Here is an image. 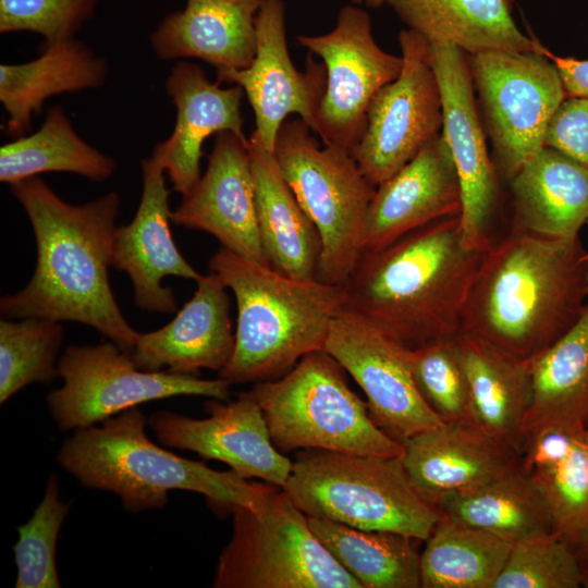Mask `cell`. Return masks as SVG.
<instances>
[{
	"label": "cell",
	"mask_w": 588,
	"mask_h": 588,
	"mask_svg": "<svg viewBox=\"0 0 588 588\" xmlns=\"http://www.w3.org/2000/svg\"><path fill=\"white\" fill-rule=\"evenodd\" d=\"M10 188L30 222L37 260L28 283L1 297L2 317L79 322L131 353L138 332L122 314L109 281L120 196L111 192L72 205L38 176Z\"/></svg>",
	"instance_id": "1"
},
{
	"label": "cell",
	"mask_w": 588,
	"mask_h": 588,
	"mask_svg": "<svg viewBox=\"0 0 588 588\" xmlns=\"http://www.w3.org/2000/svg\"><path fill=\"white\" fill-rule=\"evenodd\" d=\"M588 253L579 237L511 229L482 255L461 332L532 360L579 320L588 297Z\"/></svg>",
	"instance_id": "2"
},
{
	"label": "cell",
	"mask_w": 588,
	"mask_h": 588,
	"mask_svg": "<svg viewBox=\"0 0 588 588\" xmlns=\"http://www.w3.org/2000/svg\"><path fill=\"white\" fill-rule=\"evenodd\" d=\"M483 253L464 245L460 215L436 220L364 252L344 284L346 307L409 350L454 336Z\"/></svg>",
	"instance_id": "3"
},
{
	"label": "cell",
	"mask_w": 588,
	"mask_h": 588,
	"mask_svg": "<svg viewBox=\"0 0 588 588\" xmlns=\"http://www.w3.org/2000/svg\"><path fill=\"white\" fill-rule=\"evenodd\" d=\"M236 303L235 344L219 378L231 384L274 380L324 348L346 306L344 285L297 280L220 247L209 260Z\"/></svg>",
	"instance_id": "4"
},
{
	"label": "cell",
	"mask_w": 588,
	"mask_h": 588,
	"mask_svg": "<svg viewBox=\"0 0 588 588\" xmlns=\"http://www.w3.org/2000/svg\"><path fill=\"white\" fill-rule=\"evenodd\" d=\"M145 427L143 413L128 408L101 427L75 429L57 461L83 486L115 493L132 513L163 507L171 490L200 493L229 512L233 505L255 507L274 486L175 455L151 442Z\"/></svg>",
	"instance_id": "5"
},
{
	"label": "cell",
	"mask_w": 588,
	"mask_h": 588,
	"mask_svg": "<svg viewBox=\"0 0 588 588\" xmlns=\"http://www.w3.org/2000/svg\"><path fill=\"white\" fill-rule=\"evenodd\" d=\"M283 490L308 517L419 541L442 519L409 480L402 457L301 450Z\"/></svg>",
	"instance_id": "6"
},
{
	"label": "cell",
	"mask_w": 588,
	"mask_h": 588,
	"mask_svg": "<svg viewBox=\"0 0 588 588\" xmlns=\"http://www.w3.org/2000/svg\"><path fill=\"white\" fill-rule=\"evenodd\" d=\"M346 370L328 352H311L282 377L246 393L260 406L271 440L283 454L326 450L402 457L403 444L371 419L367 402L348 385Z\"/></svg>",
	"instance_id": "7"
},
{
	"label": "cell",
	"mask_w": 588,
	"mask_h": 588,
	"mask_svg": "<svg viewBox=\"0 0 588 588\" xmlns=\"http://www.w3.org/2000/svg\"><path fill=\"white\" fill-rule=\"evenodd\" d=\"M301 118L287 119L273 149L279 168L321 241L317 280L344 285L362 254L376 186L353 154L324 145Z\"/></svg>",
	"instance_id": "8"
},
{
	"label": "cell",
	"mask_w": 588,
	"mask_h": 588,
	"mask_svg": "<svg viewBox=\"0 0 588 588\" xmlns=\"http://www.w3.org/2000/svg\"><path fill=\"white\" fill-rule=\"evenodd\" d=\"M215 588H363L328 551L308 516L272 487L255 507L233 505Z\"/></svg>",
	"instance_id": "9"
},
{
	"label": "cell",
	"mask_w": 588,
	"mask_h": 588,
	"mask_svg": "<svg viewBox=\"0 0 588 588\" xmlns=\"http://www.w3.org/2000/svg\"><path fill=\"white\" fill-rule=\"evenodd\" d=\"M542 48L467 54L479 113L501 181L509 182L544 146L549 123L566 98L559 71Z\"/></svg>",
	"instance_id": "10"
},
{
	"label": "cell",
	"mask_w": 588,
	"mask_h": 588,
	"mask_svg": "<svg viewBox=\"0 0 588 588\" xmlns=\"http://www.w3.org/2000/svg\"><path fill=\"white\" fill-rule=\"evenodd\" d=\"M58 372L63 384L47 395V405L61 430L94 426L138 404L172 396L230 397L231 383L224 379L142 370L131 353L112 341L70 345L59 358Z\"/></svg>",
	"instance_id": "11"
},
{
	"label": "cell",
	"mask_w": 588,
	"mask_h": 588,
	"mask_svg": "<svg viewBox=\"0 0 588 588\" xmlns=\"http://www.w3.org/2000/svg\"><path fill=\"white\" fill-rule=\"evenodd\" d=\"M297 41L322 60L327 73L316 135L324 145L353 154L364 134L372 98L397 77L403 59L377 44L370 15L356 4L340 9L331 32L302 35Z\"/></svg>",
	"instance_id": "12"
},
{
	"label": "cell",
	"mask_w": 588,
	"mask_h": 588,
	"mask_svg": "<svg viewBox=\"0 0 588 588\" xmlns=\"http://www.w3.org/2000/svg\"><path fill=\"white\" fill-rule=\"evenodd\" d=\"M403 65L395 79L372 98L364 134L353 151L360 170L377 187L442 132L440 87L429 42L406 28L399 35Z\"/></svg>",
	"instance_id": "13"
},
{
	"label": "cell",
	"mask_w": 588,
	"mask_h": 588,
	"mask_svg": "<svg viewBox=\"0 0 588 588\" xmlns=\"http://www.w3.org/2000/svg\"><path fill=\"white\" fill-rule=\"evenodd\" d=\"M430 61L440 87L442 134L458 176L464 245L486 252L502 203L501 179L488 148L467 53L446 44H430Z\"/></svg>",
	"instance_id": "14"
},
{
	"label": "cell",
	"mask_w": 588,
	"mask_h": 588,
	"mask_svg": "<svg viewBox=\"0 0 588 588\" xmlns=\"http://www.w3.org/2000/svg\"><path fill=\"white\" fill-rule=\"evenodd\" d=\"M323 351L362 388L373 422L401 444L444 424L414 382L408 348L372 319L345 306Z\"/></svg>",
	"instance_id": "15"
},
{
	"label": "cell",
	"mask_w": 588,
	"mask_h": 588,
	"mask_svg": "<svg viewBox=\"0 0 588 588\" xmlns=\"http://www.w3.org/2000/svg\"><path fill=\"white\" fill-rule=\"evenodd\" d=\"M256 52L242 70L217 72V82L240 86L253 109L250 137L273 152L282 124L296 114L316 134L317 112L327 87L322 62L308 54L305 72L294 66L286 41L283 0H264L256 17Z\"/></svg>",
	"instance_id": "16"
},
{
	"label": "cell",
	"mask_w": 588,
	"mask_h": 588,
	"mask_svg": "<svg viewBox=\"0 0 588 588\" xmlns=\"http://www.w3.org/2000/svg\"><path fill=\"white\" fill-rule=\"evenodd\" d=\"M205 409L209 416L203 419L158 412L149 425L166 446L193 451L226 464L245 479L258 478L283 489L293 461L274 446L257 402L242 392L229 403L209 400Z\"/></svg>",
	"instance_id": "17"
},
{
	"label": "cell",
	"mask_w": 588,
	"mask_h": 588,
	"mask_svg": "<svg viewBox=\"0 0 588 588\" xmlns=\"http://www.w3.org/2000/svg\"><path fill=\"white\" fill-rule=\"evenodd\" d=\"M172 223L206 232L221 247L266 264L248 139L218 133L205 173L172 210Z\"/></svg>",
	"instance_id": "18"
},
{
	"label": "cell",
	"mask_w": 588,
	"mask_h": 588,
	"mask_svg": "<svg viewBox=\"0 0 588 588\" xmlns=\"http://www.w3.org/2000/svg\"><path fill=\"white\" fill-rule=\"evenodd\" d=\"M164 172L152 156L142 161L140 201L132 221L117 228L112 252V267L132 281L135 305L156 314L177 311L173 290L163 285L164 278L197 282L203 277L174 243Z\"/></svg>",
	"instance_id": "19"
},
{
	"label": "cell",
	"mask_w": 588,
	"mask_h": 588,
	"mask_svg": "<svg viewBox=\"0 0 588 588\" xmlns=\"http://www.w3.org/2000/svg\"><path fill=\"white\" fill-rule=\"evenodd\" d=\"M461 210L458 176L441 132L376 187L367 215L363 253L380 249L436 220L461 215Z\"/></svg>",
	"instance_id": "20"
},
{
	"label": "cell",
	"mask_w": 588,
	"mask_h": 588,
	"mask_svg": "<svg viewBox=\"0 0 588 588\" xmlns=\"http://www.w3.org/2000/svg\"><path fill=\"white\" fill-rule=\"evenodd\" d=\"M166 91L176 110L171 135L154 147L156 158L172 183V189L187 195L200 179L203 144L218 133L230 132L247 140L243 130L244 90L234 85L220 87L197 64L179 61L166 81Z\"/></svg>",
	"instance_id": "21"
},
{
	"label": "cell",
	"mask_w": 588,
	"mask_h": 588,
	"mask_svg": "<svg viewBox=\"0 0 588 588\" xmlns=\"http://www.w3.org/2000/svg\"><path fill=\"white\" fill-rule=\"evenodd\" d=\"M403 448L409 480L431 502L475 489L522 466L520 451L471 422H444L409 438Z\"/></svg>",
	"instance_id": "22"
},
{
	"label": "cell",
	"mask_w": 588,
	"mask_h": 588,
	"mask_svg": "<svg viewBox=\"0 0 588 588\" xmlns=\"http://www.w3.org/2000/svg\"><path fill=\"white\" fill-rule=\"evenodd\" d=\"M228 290L215 272L203 275L192 298L169 323L138 332L131 352L136 367L189 375L223 369L235 344Z\"/></svg>",
	"instance_id": "23"
},
{
	"label": "cell",
	"mask_w": 588,
	"mask_h": 588,
	"mask_svg": "<svg viewBox=\"0 0 588 588\" xmlns=\"http://www.w3.org/2000/svg\"><path fill=\"white\" fill-rule=\"evenodd\" d=\"M264 0H186L150 36L161 60L199 59L217 72L247 68L256 52V17Z\"/></svg>",
	"instance_id": "24"
},
{
	"label": "cell",
	"mask_w": 588,
	"mask_h": 588,
	"mask_svg": "<svg viewBox=\"0 0 588 588\" xmlns=\"http://www.w3.org/2000/svg\"><path fill=\"white\" fill-rule=\"evenodd\" d=\"M511 229L555 240L578 237L588 220V167L543 146L507 182Z\"/></svg>",
	"instance_id": "25"
},
{
	"label": "cell",
	"mask_w": 588,
	"mask_h": 588,
	"mask_svg": "<svg viewBox=\"0 0 588 588\" xmlns=\"http://www.w3.org/2000/svg\"><path fill=\"white\" fill-rule=\"evenodd\" d=\"M248 150L267 265L293 279L317 280L321 241L315 224L285 181L273 152L250 136Z\"/></svg>",
	"instance_id": "26"
},
{
	"label": "cell",
	"mask_w": 588,
	"mask_h": 588,
	"mask_svg": "<svg viewBox=\"0 0 588 588\" xmlns=\"http://www.w3.org/2000/svg\"><path fill=\"white\" fill-rule=\"evenodd\" d=\"M108 63L84 42L73 38L42 44L28 62L0 65V101L8 114L5 132L15 138L32 127L42 103L54 95L101 86Z\"/></svg>",
	"instance_id": "27"
},
{
	"label": "cell",
	"mask_w": 588,
	"mask_h": 588,
	"mask_svg": "<svg viewBox=\"0 0 588 588\" xmlns=\"http://www.w3.org/2000/svg\"><path fill=\"white\" fill-rule=\"evenodd\" d=\"M385 4L428 42L452 45L467 54L538 51L541 46L517 26L511 0H387Z\"/></svg>",
	"instance_id": "28"
},
{
	"label": "cell",
	"mask_w": 588,
	"mask_h": 588,
	"mask_svg": "<svg viewBox=\"0 0 588 588\" xmlns=\"http://www.w3.org/2000/svg\"><path fill=\"white\" fill-rule=\"evenodd\" d=\"M457 343L466 372L475 421L523 452V426L531 403V360L469 333Z\"/></svg>",
	"instance_id": "29"
},
{
	"label": "cell",
	"mask_w": 588,
	"mask_h": 588,
	"mask_svg": "<svg viewBox=\"0 0 588 588\" xmlns=\"http://www.w3.org/2000/svg\"><path fill=\"white\" fill-rule=\"evenodd\" d=\"M532 395L525 439L543 429L588 426V303L575 326L531 360Z\"/></svg>",
	"instance_id": "30"
},
{
	"label": "cell",
	"mask_w": 588,
	"mask_h": 588,
	"mask_svg": "<svg viewBox=\"0 0 588 588\" xmlns=\"http://www.w3.org/2000/svg\"><path fill=\"white\" fill-rule=\"evenodd\" d=\"M584 431L543 429L525 439L522 469L543 497L554 531L574 546L588 530V451Z\"/></svg>",
	"instance_id": "31"
},
{
	"label": "cell",
	"mask_w": 588,
	"mask_h": 588,
	"mask_svg": "<svg viewBox=\"0 0 588 588\" xmlns=\"http://www.w3.org/2000/svg\"><path fill=\"white\" fill-rule=\"evenodd\" d=\"M442 518L510 543L554 531L550 510L532 478L520 468L475 489L432 501Z\"/></svg>",
	"instance_id": "32"
},
{
	"label": "cell",
	"mask_w": 588,
	"mask_h": 588,
	"mask_svg": "<svg viewBox=\"0 0 588 588\" xmlns=\"http://www.w3.org/2000/svg\"><path fill=\"white\" fill-rule=\"evenodd\" d=\"M309 518L317 538L363 588H421L417 539Z\"/></svg>",
	"instance_id": "33"
},
{
	"label": "cell",
	"mask_w": 588,
	"mask_h": 588,
	"mask_svg": "<svg viewBox=\"0 0 588 588\" xmlns=\"http://www.w3.org/2000/svg\"><path fill=\"white\" fill-rule=\"evenodd\" d=\"M114 170L115 160L83 140L60 106L48 111L37 132L0 149V181L9 185L49 172H69L103 182Z\"/></svg>",
	"instance_id": "34"
},
{
	"label": "cell",
	"mask_w": 588,
	"mask_h": 588,
	"mask_svg": "<svg viewBox=\"0 0 588 588\" xmlns=\"http://www.w3.org/2000/svg\"><path fill=\"white\" fill-rule=\"evenodd\" d=\"M425 542L421 588H493L513 546L443 518Z\"/></svg>",
	"instance_id": "35"
},
{
	"label": "cell",
	"mask_w": 588,
	"mask_h": 588,
	"mask_svg": "<svg viewBox=\"0 0 588 588\" xmlns=\"http://www.w3.org/2000/svg\"><path fill=\"white\" fill-rule=\"evenodd\" d=\"M61 322L42 318H2L0 321V403L28 384L59 377L58 355L63 341Z\"/></svg>",
	"instance_id": "36"
},
{
	"label": "cell",
	"mask_w": 588,
	"mask_h": 588,
	"mask_svg": "<svg viewBox=\"0 0 588 588\" xmlns=\"http://www.w3.org/2000/svg\"><path fill=\"white\" fill-rule=\"evenodd\" d=\"M457 335L408 348L414 382L443 422L476 424Z\"/></svg>",
	"instance_id": "37"
},
{
	"label": "cell",
	"mask_w": 588,
	"mask_h": 588,
	"mask_svg": "<svg viewBox=\"0 0 588 588\" xmlns=\"http://www.w3.org/2000/svg\"><path fill=\"white\" fill-rule=\"evenodd\" d=\"M59 479L52 474L33 516L17 527L13 547L17 576L15 588H59L57 543L70 504L59 498Z\"/></svg>",
	"instance_id": "38"
},
{
	"label": "cell",
	"mask_w": 588,
	"mask_h": 588,
	"mask_svg": "<svg viewBox=\"0 0 588 588\" xmlns=\"http://www.w3.org/2000/svg\"><path fill=\"white\" fill-rule=\"evenodd\" d=\"M576 552L555 531L513 543L493 588H578Z\"/></svg>",
	"instance_id": "39"
},
{
	"label": "cell",
	"mask_w": 588,
	"mask_h": 588,
	"mask_svg": "<svg viewBox=\"0 0 588 588\" xmlns=\"http://www.w3.org/2000/svg\"><path fill=\"white\" fill-rule=\"evenodd\" d=\"M100 0H0V33L32 32L44 44L73 38Z\"/></svg>",
	"instance_id": "40"
},
{
	"label": "cell",
	"mask_w": 588,
	"mask_h": 588,
	"mask_svg": "<svg viewBox=\"0 0 588 588\" xmlns=\"http://www.w3.org/2000/svg\"><path fill=\"white\" fill-rule=\"evenodd\" d=\"M544 146L588 167V97H566L552 117Z\"/></svg>",
	"instance_id": "41"
},
{
	"label": "cell",
	"mask_w": 588,
	"mask_h": 588,
	"mask_svg": "<svg viewBox=\"0 0 588 588\" xmlns=\"http://www.w3.org/2000/svg\"><path fill=\"white\" fill-rule=\"evenodd\" d=\"M542 51L558 69L566 97H588V60L559 57L546 47Z\"/></svg>",
	"instance_id": "42"
},
{
	"label": "cell",
	"mask_w": 588,
	"mask_h": 588,
	"mask_svg": "<svg viewBox=\"0 0 588 588\" xmlns=\"http://www.w3.org/2000/svg\"><path fill=\"white\" fill-rule=\"evenodd\" d=\"M581 575V587L588 588V530L573 546Z\"/></svg>",
	"instance_id": "43"
},
{
	"label": "cell",
	"mask_w": 588,
	"mask_h": 588,
	"mask_svg": "<svg viewBox=\"0 0 588 588\" xmlns=\"http://www.w3.org/2000/svg\"><path fill=\"white\" fill-rule=\"evenodd\" d=\"M352 4L366 5L368 8H380L385 4L387 0H350Z\"/></svg>",
	"instance_id": "44"
},
{
	"label": "cell",
	"mask_w": 588,
	"mask_h": 588,
	"mask_svg": "<svg viewBox=\"0 0 588 588\" xmlns=\"http://www.w3.org/2000/svg\"><path fill=\"white\" fill-rule=\"evenodd\" d=\"M584 438H585V442H586V446H587V451H588V426L586 427V429L584 431Z\"/></svg>",
	"instance_id": "45"
},
{
	"label": "cell",
	"mask_w": 588,
	"mask_h": 588,
	"mask_svg": "<svg viewBox=\"0 0 588 588\" xmlns=\"http://www.w3.org/2000/svg\"><path fill=\"white\" fill-rule=\"evenodd\" d=\"M587 224H588V220H587ZM587 284H588V272H587Z\"/></svg>",
	"instance_id": "46"
}]
</instances>
